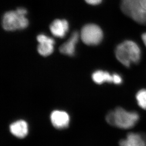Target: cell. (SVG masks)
I'll list each match as a JSON object with an SVG mask.
<instances>
[{"mask_svg": "<svg viewBox=\"0 0 146 146\" xmlns=\"http://www.w3.org/2000/svg\"><path fill=\"white\" fill-rule=\"evenodd\" d=\"M136 99L138 106L146 110V89H141L136 94Z\"/></svg>", "mask_w": 146, "mask_h": 146, "instance_id": "obj_13", "label": "cell"}, {"mask_svg": "<svg viewBox=\"0 0 146 146\" xmlns=\"http://www.w3.org/2000/svg\"><path fill=\"white\" fill-rule=\"evenodd\" d=\"M142 41L143 42L144 44H145V46H146V32L144 33L141 36Z\"/></svg>", "mask_w": 146, "mask_h": 146, "instance_id": "obj_16", "label": "cell"}, {"mask_svg": "<svg viewBox=\"0 0 146 146\" xmlns=\"http://www.w3.org/2000/svg\"><path fill=\"white\" fill-rule=\"evenodd\" d=\"M103 33L98 25L90 24L84 26L81 29L80 37L83 42L88 46H96L102 41Z\"/></svg>", "mask_w": 146, "mask_h": 146, "instance_id": "obj_5", "label": "cell"}, {"mask_svg": "<svg viewBox=\"0 0 146 146\" xmlns=\"http://www.w3.org/2000/svg\"><path fill=\"white\" fill-rule=\"evenodd\" d=\"M79 36L78 32H73L69 40L60 47V52L65 55L73 56L75 53V46L79 40Z\"/></svg>", "mask_w": 146, "mask_h": 146, "instance_id": "obj_11", "label": "cell"}, {"mask_svg": "<svg viewBox=\"0 0 146 146\" xmlns=\"http://www.w3.org/2000/svg\"><path fill=\"white\" fill-rule=\"evenodd\" d=\"M50 120L55 128L63 129L69 126L70 118L67 112L64 111L54 110L50 115Z\"/></svg>", "mask_w": 146, "mask_h": 146, "instance_id": "obj_6", "label": "cell"}, {"mask_svg": "<svg viewBox=\"0 0 146 146\" xmlns=\"http://www.w3.org/2000/svg\"><path fill=\"white\" fill-rule=\"evenodd\" d=\"M121 8L135 22L146 25V0H121Z\"/></svg>", "mask_w": 146, "mask_h": 146, "instance_id": "obj_3", "label": "cell"}, {"mask_svg": "<svg viewBox=\"0 0 146 146\" xmlns=\"http://www.w3.org/2000/svg\"><path fill=\"white\" fill-rule=\"evenodd\" d=\"M120 146H146V137L143 134L131 132L119 142Z\"/></svg>", "mask_w": 146, "mask_h": 146, "instance_id": "obj_8", "label": "cell"}, {"mask_svg": "<svg viewBox=\"0 0 146 146\" xmlns=\"http://www.w3.org/2000/svg\"><path fill=\"white\" fill-rule=\"evenodd\" d=\"M27 11L24 8H19L15 11L5 13L2 19V26L7 31H14L24 29L29 25V21L26 18Z\"/></svg>", "mask_w": 146, "mask_h": 146, "instance_id": "obj_4", "label": "cell"}, {"mask_svg": "<svg viewBox=\"0 0 146 146\" xmlns=\"http://www.w3.org/2000/svg\"><path fill=\"white\" fill-rule=\"evenodd\" d=\"M39 44L37 50L39 54L43 56H47L52 54L54 51V40L44 35H39L37 36Z\"/></svg>", "mask_w": 146, "mask_h": 146, "instance_id": "obj_7", "label": "cell"}, {"mask_svg": "<svg viewBox=\"0 0 146 146\" xmlns=\"http://www.w3.org/2000/svg\"><path fill=\"white\" fill-rule=\"evenodd\" d=\"M117 60L126 67L139 62L141 56V48L131 40H126L118 44L115 50Z\"/></svg>", "mask_w": 146, "mask_h": 146, "instance_id": "obj_2", "label": "cell"}, {"mask_svg": "<svg viewBox=\"0 0 146 146\" xmlns=\"http://www.w3.org/2000/svg\"><path fill=\"white\" fill-rule=\"evenodd\" d=\"M113 84L119 85L123 82V79L121 75L118 73H113Z\"/></svg>", "mask_w": 146, "mask_h": 146, "instance_id": "obj_14", "label": "cell"}, {"mask_svg": "<svg viewBox=\"0 0 146 146\" xmlns=\"http://www.w3.org/2000/svg\"><path fill=\"white\" fill-rule=\"evenodd\" d=\"M92 79L94 82L98 84H102L104 83H113V74L106 71L102 70H96L92 75Z\"/></svg>", "mask_w": 146, "mask_h": 146, "instance_id": "obj_12", "label": "cell"}, {"mask_svg": "<svg viewBox=\"0 0 146 146\" xmlns=\"http://www.w3.org/2000/svg\"><path fill=\"white\" fill-rule=\"evenodd\" d=\"M86 3L88 4L93 5H96L100 4L102 2V0H85Z\"/></svg>", "mask_w": 146, "mask_h": 146, "instance_id": "obj_15", "label": "cell"}, {"mask_svg": "<svg viewBox=\"0 0 146 146\" xmlns=\"http://www.w3.org/2000/svg\"><path fill=\"white\" fill-rule=\"evenodd\" d=\"M50 29L54 36L62 38L68 31L69 24L64 19H56L50 25Z\"/></svg>", "mask_w": 146, "mask_h": 146, "instance_id": "obj_10", "label": "cell"}, {"mask_svg": "<svg viewBox=\"0 0 146 146\" xmlns=\"http://www.w3.org/2000/svg\"><path fill=\"white\" fill-rule=\"evenodd\" d=\"M10 131L11 133L17 138H24L29 132L28 123L24 120H18L10 125Z\"/></svg>", "mask_w": 146, "mask_h": 146, "instance_id": "obj_9", "label": "cell"}, {"mask_svg": "<svg viewBox=\"0 0 146 146\" xmlns=\"http://www.w3.org/2000/svg\"><path fill=\"white\" fill-rule=\"evenodd\" d=\"M139 116L134 111H128L118 107L106 114V121L111 125L121 129L132 128L139 121Z\"/></svg>", "mask_w": 146, "mask_h": 146, "instance_id": "obj_1", "label": "cell"}]
</instances>
